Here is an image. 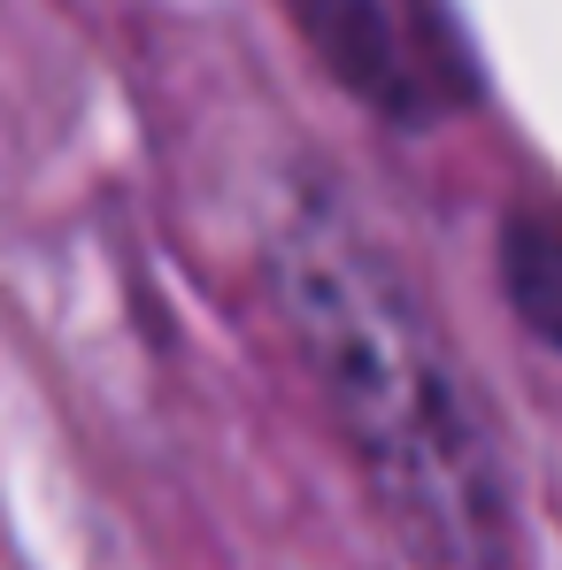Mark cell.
<instances>
[{
	"instance_id": "1",
	"label": "cell",
	"mask_w": 562,
	"mask_h": 570,
	"mask_svg": "<svg viewBox=\"0 0 562 570\" xmlns=\"http://www.w3.org/2000/svg\"><path fill=\"white\" fill-rule=\"evenodd\" d=\"M285 324L416 570H509V471L424 293L332 200L278 232Z\"/></svg>"
},
{
	"instance_id": "2",
	"label": "cell",
	"mask_w": 562,
	"mask_h": 570,
	"mask_svg": "<svg viewBox=\"0 0 562 570\" xmlns=\"http://www.w3.org/2000/svg\"><path fill=\"white\" fill-rule=\"evenodd\" d=\"M285 16L308 39V55L363 108L393 116V124H432L440 100L416 78V55H408V39H401L385 0H285Z\"/></svg>"
},
{
	"instance_id": "3",
	"label": "cell",
	"mask_w": 562,
	"mask_h": 570,
	"mask_svg": "<svg viewBox=\"0 0 562 570\" xmlns=\"http://www.w3.org/2000/svg\"><path fill=\"white\" fill-rule=\"evenodd\" d=\"M501 285H509L524 332H532L540 347H555L562 340V247H555L548 208H516V216L501 224Z\"/></svg>"
}]
</instances>
